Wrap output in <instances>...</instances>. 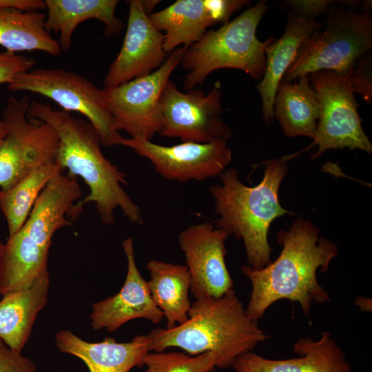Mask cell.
Returning <instances> with one entry per match:
<instances>
[{"mask_svg": "<svg viewBox=\"0 0 372 372\" xmlns=\"http://www.w3.org/2000/svg\"><path fill=\"white\" fill-rule=\"evenodd\" d=\"M319 234V229L310 220L296 219L288 230L278 231L277 238L282 251L274 262L261 269L241 267L251 284L245 309L251 319H261L269 307L282 299L298 302L307 316L313 302L331 300L318 282L316 272L318 269L321 272L327 271L331 260L338 255V247Z\"/></svg>", "mask_w": 372, "mask_h": 372, "instance_id": "cell-1", "label": "cell"}, {"mask_svg": "<svg viewBox=\"0 0 372 372\" xmlns=\"http://www.w3.org/2000/svg\"><path fill=\"white\" fill-rule=\"evenodd\" d=\"M27 115L56 131L59 138L56 163L72 176L81 177L89 187L88 195L74 205L75 217L84 205L93 203L106 225L114 223L117 208L131 223L143 224L140 207L123 187L127 185L125 174L103 155L100 135L90 122L37 101H30Z\"/></svg>", "mask_w": 372, "mask_h": 372, "instance_id": "cell-2", "label": "cell"}, {"mask_svg": "<svg viewBox=\"0 0 372 372\" xmlns=\"http://www.w3.org/2000/svg\"><path fill=\"white\" fill-rule=\"evenodd\" d=\"M290 158L286 156L267 161L263 178L254 187L241 182L237 169L228 168L220 175L221 183L209 189L218 216L216 227L242 240L247 265L253 269L271 262L267 236L272 222L285 214H294L284 209L278 198Z\"/></svg>", "mask_w": 372, "mask_h": 372, "instance_id": "cell-3", "label": "cell"}, {"mask_svg": "<svg viewBox=\"0 0 372 372\" xmlns=\"http://www.w3.org/2000/svg\"><path fill=\"white\" fill-rule=\"evenodd\" d=\"M148 335L151 351L171 347L191 355L211 351L216 354V367L220 369L231 367L237 357L269 338L247 315L233 289L218 298L196 299L185 323L152 329Z\"/></svg>", "mask_w": 372, "mask_h": 372, "instance_id": "cell-4", "label": "cell"}, {"mask_svg": "<svg viewBox=\"0 0 372 372\" xmlns=\"http://www.w3.org/2000/svg\"><path fill=\"white\" fill-rule=\"evenodd\" d=\"M268 9L265 0L258 1L217 30H207L196 43L186 47L180 63L187 74L183 87L187 91L203 83L214 71L231 68L260 81L266 66L265 49L274 41L256 37L257 27Z\"/></svg>", "mask_w": 372, "mask_h": 372, "instance_id": "cell-5", "label": "cell"}, {"mask_svg": "<svg viewBox=\"0 0 372 372\" xmlns=\"http://www.w3.org/2000/svg\"><path fill=\"white\" fill-rule=\"evenodd\" d=\"M333 4L328 8L325 23L303 43L282 81L291 82L321 70L351 74L358 60L371 50L369 11L355 12Z\"/></svg>", "mask_w": 372, "mask_h": 372, "instance_id": "cell-6", "label": "cell"}, {"mask_svg": "<svg viewBox=\"0 0 372 372\" xmlns=\"http://www.w3.org/2000/svg\"><path fill=\"white\" fill-rule=\"evenodd\" d=\"M331 70L309 74L319 101V117L313 142L304 149L317 146L311 156L316 159L331 149H360L372 154V145L362 126L350 76Z\"/></svg>", "mask_w": 372, "mask_h": 372, "instance_id": "cell-7", "label": "cell"}, {"mask_svg": "<svg viewBox=\"0 0 372 372\" xmlns=\"http://www.w3.org/2000/svg\"><path fill=\"white\" fill-rule=\"evenodd\" d=\"M29 98L8 99L2 121L7 134L0 146V187H12L31 172L56 162L59 138L48 124L28 119Z\"/></svg>", "mask_w": 372, "mask_h": 372, "instance_id": "cell-8", "label": "cell"}, {"mask_svg": "<svg viewBox=\"0 0 372 372\" xmlns=\"http://www.w3.org/2000/svg\"><path fill=\"white\" fill-rule=\"evenodd\" d=\"M8 88L48 98L64 111L84 115L97 131L102 145H121L123 137L115 129L101 90L76 73L64 69L39 68L17 75Z\"/></svg>", "mask_w": 372, "mask_h": 372, "instance_id": "cell-9", "label": "cell"}, {"mask_svg": "<svg viewBox=\"0 0 372 372\" xmlns=\"http://www.w3.org/2000/svg\"><path fill=\"white\" fill-rule=\"evenodd\" d=\"M186 47L172 51L163 64L148 75L101 90L115 129L132 138L151 141L161 127L160 99L169 77L180 63Z\"/></svg>", "mask_w": 372, "mask_h": 372, "instance_id": "cell-10", "label": "cell"}, {"mask_svg": "<svg viewBox=\"0 0 372 372\" xmlns=\"http://www.w3.org/2000/svg\"><path fill=\"white\" fill-rule=\"evenodd\" d=\"M221 99L218 81L205 94L200 89L183 92L169 80L160 99L158 134L165 137L180 138L182 142L227 141L233 133L222 118Z\"/></svg>", "mask_w": 372, "mask_h": 372, "instance_id": "cell-11", "label": "cell"}, {"mask_svg": "<svg viewBox=\"0 0 372 372\" xmlns=\"http://www.w3.org/2000/svg\"><path fill=\"white\" fill-rule=\"evenodd\" d=\"M227 142H182L165 146L151 141L123 138L121 145L149 160L165 179L183 183L203 181L220 176L232 160Z\"/></svg>", "mask_w": 372, "mask_h": 372, "instance_id": "cell-12", "label": "cell"}, {"mask_svg": "<svg viewBox=\"0 0 372 372\" xmlns=\"http://www.w3.org/2000/svg\"><path fill=\"white\" fill-rule=\"evenodd\" d=\"M229 236L207 222L192 225L180 233L178 244L190 276L189 291L196 299L218 298L233 289L225 262Z\"/></svg>", "mask_w": 372, "mask_h": 372, "instance_id": "cell-13", "label": "cell"}, {"mask_svg": "<svg viewBox=\"0 0 372 372\" xmlns=\"http://www.w3.org/2000/svg\"><path fill=\"white\" fill-rule=\"evenodd\" d=\"M126 32L121 48L108 68L103 88H112L148 75L165 62L163 33L152 23L142 0H130Z\"/></svg>", "mask_w": 372, "mask_h": 372, "instance_id": "cell-14", "label": "cell"}, {"mask_svg": "<svg viewBox=\"0 0 372 372\" xmlns=\"http://www.w3.org/2000/svg\"><path fill=\"white\" fill-rule=\"evenodd\" d=\"M123 249L127 263L125 282L117 293L92 304L90 320L95 331L104 329L113 332L134 319L143 318L157 324L163 318L152 298L147 282L138 269L132 238L123 240Z\"/></svg>", "mask_w": 372, "mask_h": 372, "instance_id": "cell-15", "label": "cell"}, {"mask_svg": "<svg viewBox=\"0 0 372 372\" xmlns=\"http://www.w3.org/2000/svg\"><path fill=\"white\" fill-rule=\"evenodd\" d=\"M299 357L271 360L251 351L236 358L231 367L236 372H353L340 347L328 331L321 338H300L293 344Z\"/></svg>", "mask_w": 372, "mask_h": 372, "instance_id": "cell-16", "label": "cell"}, {"mask_svg": "<svg viewBox=\"0 0 372 372\" xmlns=\"http://www.w3.org/2000/svg\"><path fill=\"white\" fill-rule=\"evenodd\" d=\"M55 343L61 353L81 360L90 372H129L135 366H143V360L151 351L152 345L148 334L136 335L125 342L109 337L92 342L67 329L56 333Z\"/></svg>", "mask_w": 372, "mask_h": 372, "instance_id": "cell-17", "label": "cell"}, {"mask_svg": "<svg viewBox=\"0 0 372 372\" xmlns=\"http://www.w3.org/2000/svg\"><path fill=\"white\" fill-rule=\"evenodd\" d=\"M323 25L322 22L289 13L283 34L266 48L265 70L256 88L262 99L263 118L267 124H271L273 118L274 99L283 76L295 61L303 43Z\"/></svg>", "mask_w": 372, "mask_h": 372, "instance_id": "cell-18", "label": "cell"}, {"mask_svg": "<svg viewBox=\"0 0 372 372\" xmlns=\"http://www.w3.org/2000/svg\"><path fill=\"white\" fill-rule=\"evenodd\" d=\"M76 177L63 172L54 177L39 194L23 227L39 241L52 244L54 234L74 218V202L82 196Z\"/></svg>", "mask_w": 372, "mask_h": 372, "instance_id": "cell-19", "label": "cell"}, {"mask_svg": "<svg viewBox=\"0 0 372 372\" xmlns=\"http://www.w3.org/2000/svg\"><path fill=\"white\" fill-rule=\"evenodd\" d=\"M50 274L47 271L28 288L8 293L0 301V338L21 353L39 313L48 303Z\"/></svg>", "mask_w": 372, "mask_h": 372, "instance_id": "cell-20", "label": "cell"}, {"mask_svg": "<svg viewBox=\"0 0 372 372\" xmlns=\"http://www.w3.org/2000/svg\"><path fill=\"white\" fill-rule=\"evenodd\" d=\"M47 15L45 28L59 34L61 51L68 50L76 27L82 22L96 19L105 25L106 37L116 35L123 29L116 17L118 0H45Z\"/></svg>", "mask_w": 372, "mask_h": 372, "instance_id": "cell-21", "label": "cell"}, {"mask_svg": "<svg viewBox=\"0 0 372 372\" xmlns=\"http://www.w3.org/2000/svg\"><path fill=\"white\" fill-rule=\"evenodd\" d=\"M49 250L23 227L8 237L0 256V296L30 287L48 271Z\"/></svg>", "mask_w": 372, "mask_h": 372, "instance_id": "cell-22", "label": "cell"}, {"mask_svg": "<svg viewBox=\"0 0 372 372\" xmlns=\"http://www.w3.org/2000/svg\"><path fill=\"white\" fill-rule=\"evenodd\" d=\"M292 83L282 81L273 103L276 118L287 137H315L319 117V101L309 75L298 78Z\"/></svg>", "mask_w": 372, "mask_h": 372, "instance_id": "cell-23", "label": "cell"}, {"mask_svg": "<svg viewBox=\"0 0 372 372\" xmlns=\"http://www.w3.org/2000/svg\"><path fill=\"white\" fill-rule=\"evenodd\" d=\"M147 282L153 301L166 319V329H172L188 320L192 302L189 298L190 276L186 265L153 259L146 265Z\"/></svg>", "mask_w": 372, "mask_h": 372, "instance_id": "cell-24", "label": "cell"}, {"mask_svg": "<svg viewBox=\"0 0 372 372\" xmlns=\"http://www.w3.org/2000/svg\"><path fill=\"white\" fill-rule=\"evenodd\" d=\"M153 25L164 32L163 49L170 54L181 45L198 41L214 25L204 0H177L165 8L149 14Z\"/></svg>", "mask_w": 372, "mask_h": 372, "instance_id": "cell-25", "label": "cell"}, {"mask_svg": "<svg viewBox=\"0 0 372 372\" xmlns=\"http://www.w3.org/2000/svg\"><path fill=\"white\" fill-rule=\"evenodd\" d=\"M45 14L38 10L0 8V45L6 51L61 52L59 41L45 28Z\"/></svg>", "mask_w": 372, "mask_h": 372, "instance_id": "cell-26", "label": "cell"}, {"mask_svg": "<svg viewBox=\"0 0 372 372\" xmlns=\"http://www.w3.org/2000/svg\"><path fill=\"white\" fill-rule=\"evenodd\" d=\"M63 171L56 162L48 163L27 175L12 187L0 191V209L6 218L8 237L21 229L42 190Z\"/></svg>", "mask_w": 372, "mask_h": 372, "instance_id": "cell-27", "label": "cell"}, {"mask_svg": "<svg viewBox=\"0 0 372 372\" xmlns=\"http://www.w3.org/2000/svg\"><path fill=\"white\" fill-rule=\"evenodd\" d=\"M217 355L207 351L191 355L185 352L150 351L144 357V372H211L216 367Z\"/></svg>", "mask_w": 372, "mask_h": 372, "instance_id": "cell-28", "label": "cell"}, {"mask_svg": "<svg viewBox=\"0 0 372 372\" xmlns=\"http://www.w3.org/2000/svg\"><path fill=\"white\" fill-rule=\"evenodd\" d=\"M371 60V54L369 52L362 56L357 62L350 76L354 93L361 94L370 104L372 103Z\"/></svg>", "mask_w": 372, "mask_h": 372, "instance_id": "cell-29", "label": "cell"}, {"mask_svg": "<svg viewBox=\"0 0 372 372\" xmlns=\"http://www.w3.org/2000/svg\"><path fill=\"white\" fill-rule=\"evenodd\" d=\"M35 64L30 57L6 50L0 52V84H9L17 75L30 71Z\"/></svg>", "mask_w": 372, "mask_h": 372, "instance_id": "cell-30", "label": "cell"}, {"mask_svg": "<svg viewBox=\"0 0 372 372\" xmlns=\"http://www.w3.org/2000/svg\"><path fill=\"white\" fill-rule=\"evenodd\" d=\"M0 372H38L36 364L12 351L0 338Z\"/></svg>", "mask_w": 372, "mask_h": 372, "instance_id": "cell-31", "label": "cell"}, {"mask_svg": "<svg viewBox=\"0 0 372 372\" xmlns=\"http://www.w3.org/2000/svg\"><path fill=\"white\" fill-rule=\"evenodd\" d=\"M214 24L225 23L236 11L251 4L247 0H204Z\"/></svg>", "mask_w": 372, "mask_h": 372, "instance_id": "cell-32", "label": "cell"}, {"mask_svg": "<svg viewBox=\"0 0 372 372\" xmlns=\"http://www.w3.org/2000/svg\"><path fill=\"white\" fill-rule=\"evenodd\" d=\"M336 2L337 1L330 0H291L287 1L286 3L298 16L315 20V18L321 15L331 5Z\"/></svg>", "mask_w": 372, "mask_h": 372, "instance_id": "cell-33", "label": "cell"}, {"mask_svg": "<svg viewBox=\"0 0 372 372\" xmlns=\"http://www.w3.org/2000/svg\"><path fill=\"white\" fill-rule=\"evenodd\" d=\"M0 8H14L22 10H37L45 8L42 0H0Z\"/></svg>", "mask_w": 372, "mask_h": 372, "instance_id": "cell-34", "label": "cell"}, {"mask_svg": "<svg viewBox=\"0 0 372 372\" xmlns=\"http://www.w3.org/2000/svg\"><path fill=\"white\" fill-rule=\"evenodd\" d=\"M365 298L359 297L356 299L355 303L358 306L362 309L364 311H369V299L368 298L366 302L364 301Z\"/></svg>", "mask_w": 372, "mask_h": 372, "instance_id": "cell-35", "label": "cell"}, {"mask_svg": "<svg viewBox=\"0 0 372 372\" xmlns=\"http://www.w3.org/2000/svg\"><path fill=\"white\" fill-rule=\"evenodd\" d=\"M7 127L2 119H0V146L3 143L6 134H7Z\"/></svg>", "mask_w": 372, "mask_h": 372, "instance_id": "cell-36", "label": "cell"}, {"mask_svg": "<svg viewBox=\"0 0 372 372\" xmlns=\"http://www.w3.org/2000/svg\"><path fill=\"white\" fill-rule=\"evenodd\" d=\"M3 244V242H2L1 240V239H0V256H1V248H2ZM0 297H1V296H0Z\"/></svg>", "mask_w": 372, "mask_h": 372, "instance_id": "cell-37", "label": "cell"}]
</instances>
